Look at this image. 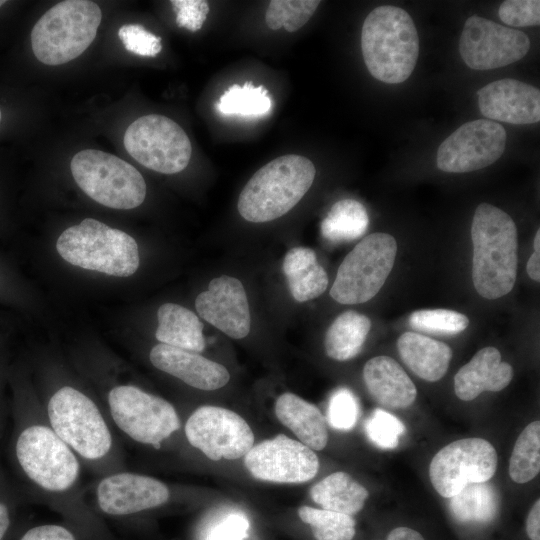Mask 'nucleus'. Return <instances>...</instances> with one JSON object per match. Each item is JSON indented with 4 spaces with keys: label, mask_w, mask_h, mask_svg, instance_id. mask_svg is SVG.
Returning a JSON list of instances; mask_svg holds the SVG:
<instances>
[{
    "label": "nucleus",
    "mask_w": 540,
    "mask_h": 540,
    "mask_svg": "<svg viewBox=\"0 0 540 540\" xmlns=\"http://www.w3.org/2000/svg\"><path fill=\"white\" fill-rule=\"evenodd\" d=\"M286 278L290 293L298 302L317 298L328 286V275L317 260L293 270Z\"/></svg>",
    "instance_id": "35"
},
{
    "label": "nucleus",
    "mask_w": 540,
    "mask_h": 540,
    "mask_svg": "<svg viewBox=\"0 0 540 540\" xmlns=\"http://www.w3.org/2000/svg\"><path fill=\"white\" fill-rule=\"evenodd\" d=\"M310 496L322 509L352 516L362 510L369 493L348 473L338 471L316 483Z\"/></svg>",
    "instance_id": "26"
},
{
    "label": "nucleus",
    "mask_w": 540,
    "mask_h": 540,
    "mask_svg": "<svg viewBox=\"0 0 540 540\" xmlns=\"http://www.w3.org/2000/svg\"><path fill=\"white\" fill-rule=\"evenodd\" d=\"M314 164L296 154L283 155L261 167L241 191L237 208L249 222L275 220L289 212L310 189Z\"/></svg>",
    "instance_id": "5"
},
{
    "label": "nucleus",
    "mask_w": 540,
    "mask_h": 540,
    "mask_svg": "<svg viewBox=\"0 0 540 540\" xmlns=\"http://www.w3.org/2000/svg\"><path fill=\"white\" fill-rule=\"evenodd\" d=\"M216 106L223 115L257 118L270 113L272 100L263 86L255 87L247 82L243 86L234 84L229 87Z\"/></svg>",
    "instance_id": "30"
},
{
    "label": "nucleus",
    "mask_w": 540,
    "mask_h": 540,
    "mask_svg": "<svg viewBox=\"0 0 540 540\" xmlns=\"http://www.w3.org/2000/svg\"><path fill=\"white\" fill-rule=\"evenodd\" d=\"M157 319L155 337L160 343L196 353L204 350L203 324L191 310L164 303L157 311Z\"/></svg>",
    "instance_id": "25"
},
{
    "label": "nucleus",
    "mask_w": 540,
    "mask_h": 540,
    "mask_svg": "<svg viewBox=\"0 0 540 540\" xmlns=\"http://www.w3.org/2000/svg\"><path fill=\"white\" fill-rule=\"evenodd\" d=\"M13 492L0 470V540H3L10 529L13 516Z\"/></svg>",
    "instance_id": "43"
},
{
    "label": "nucleus",
    "mask_w": 540,
    "mask_h": 540,
    "mask_svg": "<svg viewBox=\"0 0 540 540\" xmlns=\"http://www.w3.org/2000/svg\"><path fill=\"white\" fill-rule=\"evenodd\" d=\"M527 273L529 277L536 281H540V253L534 252L527 262Z\"/></svg>",
    "instance_id": "46"
},
{
    "label": "nucleus",
    "mask_w": 540,
    "mask_h": 540,
    "mask_svg": "<svg viewBox=\"0 0 540 540\" xmlns=\"http://www.w3.org/2000/svg\"><path fill=\"white\" fill-rule=\"evenodd\" d=\"M369 225L365 207L354 199L336 202L321 223L322 236L331 242H344L362 236Z\"/></svg>",
    "instance_id": "29"
},
{
    "label": "nucleus",
    "mask_w": 540,
    "mask_h": 540,
    "mask_svg": "<svg viewBox=\"0 0 540 540\" xmlns=\"http://www.w3.org/2000/svg\"><path fill=\"white\" fill-rule=\"evenodd\" d=\"M171 488L163 481L126 469L99 477L93 486L97 512L128 518L166 505Z\"/></svg>",
    "instance_id": "14"
},
{
    "label": "nucleus",
    "mask_w": 540,
    "mask_h": 540,
    "mask_svg": "<svg viewBox=\"0 0 540 540\" xmlns=\"http://www.w3.org/2000/svg\"><path fill=\"white\" fill-rule=\"evenodd\" d=\"M513 378L512 366L501 360L495 347L479 350L454 376V391L463 401H471L484 391L498 392Z\"/></svg>",
    "instance_id": "21"
},
{
    "label": "nucleus",
    "mask_w": 540,
    "mask_h": 540,
    "mask_svg": "<svg viewBox=\"0 0 540 540\" xmlns=\"http://www.w3.org/2000/svg\"><path fill=\"white\" fill-rule=\"evenodd\" d=\"M40 403L50 427L89 472L99 478L126 469L115 429L93 397L67 383L53 388Z\"/></svg>",
    "instance_id": "2"
},
{
    "label": "nucleus",
    "mask_w": 540,
    "mask_h": 540,
    "mask_svg": "<svg viewBox=\"0 0 540 540\" xmlns=\"http://www.w3.org/2000/svg\"><path fill=\"white\" fill-rule=\"evenodd\" d=\"M123 143L138 163L163 174L184 170L192 153L185 131L172 119L158 114L136 119L126 129Z\"/></svg>",
    "instance_id": "11"
},
{
    "label": "nucleus",
    "mask_w": 540,
    "mask_h": 540,
    "mask_svg": "<svg viewBox=\"0 0 540 540\" xmlns=\"http://www.w3.org/2000/svg\"><path fill=\"white\" fill-rule=\"evenodd\" d=\"M244 464L254 478L274 483H304L319 470L314 451L283 434L253 446L244 456Z\"/></svg>",
    "instance_id": "17"
},
{
    "label": "nucleus",
    "mask_w": 540,
    "mask_h": 540,
    "mask_svg": "<svg viewBox=\"0 0 540 540\" xmlns=\"http://www.w3.org/2000/svg\"><path fill=\"white\" fill-rule=\"evenodd\" d=\"M275 414L310 449L319 451L326 447V418L314 404L296 394L283 393L276 399Z\"/></svg>",
    "instance_id": "23"
},
{
    "label": "nucleus",
    "mask_w": 540,
    "mask_h": 540,
    "mask_svg": "<svg viewBox=\"0 0 540 540\" xmlns=\"http://www.w3.org/2000/svg\"><path fill=\"white\" fill-rule=\"evenodd\" d=\"M56 248L74 266L117 277L131 276L140 262L132 236L92 218L64 230Z\"/></svg>",
    "instance_id": "7"
},
{
    "label": "nucleus",
    "mask_w": 540,
    "mask_h": 540,
    "mask_svg": "<svg viewBox=\"0 0 540 540\" xmlns=\"http://www.w3.org/2000/svg\"><path fill=\"white\" fill-rule=\"evenodd\" d=\"M540 471V422L529 423L518 436L509 461L512 481L523 484Z\"/></svg>",
    "instance_id": "31"
},
{
    "label": "nucleus",
    "mask_w": 540,
    "mask_h": 540,
    "mask_svg": "<svg viewBox=\"0 0 540 540\" xmlns=\"http://www.w3.org/2000/svg\"><path fill=\"white\" fill-rule=\"evenodd\" d=\"M387 540H424V538L414 529L397 527L389 533Z\"/></svg>",
    "instance_id": "45"
},
{
    "label": "nucleus",
    "mask_w": 540,
    "mask_h": 540,
    "mask_svg": "<svg viewBox=\"0 0 540 540\" xmlns=\"http://www.w3.org/2000/svg\"><path fill=\"white\" fill-rule=\"evenodd\" d=\"M361 49L374 78L388 84L404 82L412 74L419 54L414 21L399 7H376L364 20Z\"/></svg>",
    "instance_id": "4"
},
{
    "label": "nucleus",
    "mask_w": 540,
    "mask_h": 540,
    "mask_svg": "<svg viewBox=\"0 0 540 540\" xmlns=\"http://www.w3.org/2000/svg\"><path fill=\"white\" fill-rule=\"evenodd\" d=\"M249 530V521L241 513L225 517L208 534L206 540H244Z\"/></svg>",
    "instance_id": "41"
},
{
    "label": "nucleus",
    "mask_w": 540,
    "mask_h": 540,
    "mask_svg": "<svg viewBox=\"0 0 540 540\" xmlns=\"http://www.w3.org/2000/svg\"><path fill=\"white\" fill-rule=\"evenodd\" d=\"M505 24L513 27L538 26L540 24V1L507 0L498 10Z\"/></svg>",
    "instance_id": "39"
},
{
    "label": "nucleus",
    "mask_w": 540,
    "mask_h": 540,
    "mask_svg": "<svg viewBox=\"0 0 540 540\" xmlns=\"http://www.w3.org/2000/svg\"><path fill=\"white\" fill-rule=\"evenodd\" d=\"M0 122H1V110H0Z\"/></svg>",
    "instance_id": "49"
},
{
    "label": "nucleus",
    "mask_w": 540,
    "mask_h": 540,
    "mask_svg": "<svg viewBox=\"0 0 540 540\" xmlns=\"http://www.w3.org/2000/svg\"><path fill=\"white\" fill-rule=\"evenodd\" d=\"M0 422H1V413H0Z\"/></svg>",
    "instance_id": "50"
},
{
    "label": "nucleus",
    "mask_w": 540,
    "mask_h": 540,
    "mask_svg": "<svg viewBox=\"0 0 540 540\" xmlns=\"http://www.w3.org/2000/svg\"><path fill=\"white\" fill-rule=\"evenodd\" d=\"M360 413L354 393L347 388H339L329 399L326 421L334 429L348 431L356 425Z\"/></svg>",
    "instance_id": "37"
},
{
    "label": "nucleus",
    "mask_w": 540,
    "mask_h": 540,
    "mask_svg": "<svg viewBox=\"0 0 540 540\" xmlns=\"http://www.w3.org/2000/svg\"><path fill=\"white\" fill-rule=\"evenodd\" d=\"M396 254L392 235L377 232L364 237L340 264L330 296L345 305L369 301L384 285Z\"/></svg>",
    "instance_id": "10"
},
{
    "label": "nucleus",
    "mask_w": 540,
    "mask_h": 540,
    "mask_svg": "<svg viewBox=\"0 0 540 540\" xmlns=\"http://www.w3.org/2000/svg\"><path fill=\"white\" fill-rule=\"evenodd\" d=\"M506 132L501 124L478 119L461 125L439 146L437 167L449 173H465L496 162L505 150Z\"/></svg>",
    "instance_id": "16"
},
{
    "label": "nucleus",
    "mask_w": 540,
    "mask_h": 540,
    "mask_svg": "<svg viewBox=\"0 0 540 540\" xmlns=\"http://www.w3.org/2000/svg\"><path fill=\"white\" fill-rule=\"evenodd\" d=\"M20 540H78V537L70 526L42 524L28 529Z\"/></svg>",
    "instance_id": "42"
},
{
    "label": "nucleus",
    "mask_w": 540,
    "mask_h": 540,
    "mask_svg": "<svg viewBox=\"0 0 540 540\" xmlns=\"http://www.w3.org/2000/svg\"><path fill=\"white\" fill-rule=\"evenodd\" d=\"M533 247H534V252H539L540 250V230L539 229L537 230L535 234Z\"/></svg>",
    "instance_id": "47"
},
{
    "label": "nucleus",
    "mask_w": 540,
    "mask_h": 540,
    "mask_svg": "<svg viewBox=\"0 0 540 540\" xmlns=\"http://www.w3.org/2000/svg\"><path fill=\"white\" fill-rule=\"evenodd\" d=\"M298 516L311 527L316 540H352L355 535L356 522L350 515L301 506Z\"/></svg>",
    "instance_id": "32"
},
{
    "label": "nucleus",
    "mask_w": 540,
    "mask_h": 540,
    "mask_svg": "<svg viewBox=\"0 0 540 540\" xmlns=\"http://www.w3.org/2000/svg\"><path fill=\"white\" fill-rule=\"evenodd\" d=\"M365 431L369 440L379 448L394 449L405 433V426L396 416L376 409L366 420Z\"/></svg>",
    "instance_id": "36"
},
{
    "label": "nucleus",
    "mask_w": 540,
    "mask_h": 540,
    "mask_svg": "<svg viewBox=\"0 0 540 540\" xmlns=\"http://www.w3.org/2000/svg\"><path fill=\"white\" fill-rule=\"evenodd\" d=\"M529 48L530 40L522 31L477 15L466 20L459 41L463 61L475 70H490L512 64L522 59Z\"/></svg>",
    "instance_id": "15"
},
{
    "label": "nucleus",
    "mask_w": 540,
    "mask_h": 540,
    "mask_svg": "<svg viewBox=\"0 0 540 540\" xmlns=\"http://www.w3.org/2000/svg\"><path fill=\"white\" fill-rule=\"evenodd\" d=\"M5 3V1L0 0V7Z\"/></svg>",
    "instance_id": "48"
},
{
    "label": "nucleus",
    "mask_w": 540,
    "mask_h": 540,
    "mask_svg": "<svg viewBox=\"0 0 540 540\" xmlns=\"http://www.w3.org/2000/svg\"><path fill=\"white\" fill-rule=\"evenodd\" d=\"M363 379L370 395L382 406L404 409L416 399L417 389L400 366L389 356H376L366 362Z\"/></svg>",
    "instance_id": "22"
},
{
    "label": "nucleus",
    "mask_w": 540,
    "mask_h": 540,
    "mask_svg": "<svg viewBox=\"0 0 540 540\" xmlns=\"http://www.w3.org/2000/svg\"><path fill=\"white\" fill-rule=\"evenodd\" d=\"M171 4L177 25L191 32L202 27L209 12L208 2L203 0H173Z\"/></svg>",
    "instance_id": "40"
},
{
    "label": "nucleus",
    "mask_w": 540,
    "mask_h": 540,
    "mask_svg": "<svg viewBox=\"0 0 540 540\" xmlns=\"http://www.w3.org/2000/svg\"><path fill=\"white\" fill-rule=\"evenodd\" d=\"M409 324L417 331L437 335H455L469 325L466 315L448 309H424L410 314Z\"/></svg>",
    "instance_id": "34"
},
{
    "label": "nucleus",
    "mask_w": 540,
    "mask_h": 540,
    "mask_svg": "<svg viewBox=\"0 0 540 540\" xmlns=\"http://www.w3.org/2000/svg\"><path fill=\"white\" fill-rule=\"evenodd\" d=\"M472 280L477 293L489 300L508 294L518 268V233L513 219L488 203L477 206L471 225Z\"/></svg>",
    "instance_id": "3"
},
{
    "label": "nucleus",
    "mask_w": 540,
    "mask_h": 540,
    "mask_svg": "<svg viewBox=\"0 0 540 540\" xmlns=\"http://www.w3.org/2000/svg\"><path fill=\"white\" fill-rule=\"evenodd\" d=\"M371 328L370 319L350 310L340 314L328 328L324 347L328 357L347 361L358 355Z\"/></svg>",
    "instance_id": "27"
},
{
    "label": "nucleus",
    "mask_w": 540,
    "mask_h": 540,
    "mask_svg": "<svg viewBox=\"0 0 540 540\" xmlns=\"http://www.w3.org/2000/svg\"><path fill=\"white\" fill-rule=\"evenodd\" d=\"M102 13L93 1L66 0L46 11L31 31L35 57L56 66L80 56L93 42Z\"/></svg>",
    "instance_id": "8"
},
{
    "label": "nucleus",
    "mask_w": 540,
    "mask_h": 540,
    "mask_svg": "<svg viewBox=\"0 0 540 540\" xmlns=\"http://www.w3.org/2000/svg\"><path fill=\"white\" fill-rule=\"evenodd\" d=\"M195 307L204 320L231 338L242 339L250 332L251 318L245 289L237 278H214L208 290L196 297Z\"/></svg>",
    "instance_id": "18"
},
{
    "label": "nucleus",
    "mask_w": 540,
    "mask_h": 540,
    "mask_svg": "<svg viewBox=\"0 0 540 540\" xmlns=\"http://www.w3.org/2000/svg\"><path fill=\"white\" fill-rule=\"evenodd\" d=\"M104 410L113 428L125 438L156 450L181 429L180 417L170 402L134 384L108 388Z\"/></svg>",
    "instance_id": "6"
},
{
    "label": "nucleus",
    "mask_w": 540,
    "mask_h": 540,
    "mask_svg": "<svg viewBox=\"0 0 540 540\" xmlns=\"http://www.w3.org/2000/svg\"><path fill=\"white\" fill-rule=\"evenodd\" d=\"M480 112L486 118L515 125L540 120L539 89L516 79L491 82L478 92Z\"/></svg>",
    "instance_id": "19"
},
{
    "label": "nucleus",
    "mask_w": 540,
    "mask_h": 540,
    "mask_svg": "<svg viewBox=\"0 0 540 540\" xmlns=\"http://www.w3.org/2000/svg\"><path fill=\"white\" fill-rule=\"evenodd\" d=\"M118 37L127 51L144 57H155L162 49L161 38L138 24L123 25Z\"/></svg>",
    "instance_id": "38"
},
{
    "label": "nucleus",
    "mask_w": 540,
    "mask_h": 540,
    "mask_svg": "<svg viewBox=\"0 0 540 540\" xmlns=\"http://www.w3.org/2000/svg\"><path fill=\"white\" fill-rule=\"evenodd\" d=\"M497 452L482 438H464L440 449L429 466L430 481L439 495L451 498L471 483L487 482L497 469Z\"/></svg>",
    "instance_id": "12"
},
{
    "label": "nucleus",
    "mask_w": 540,
    "mask_h": 540,
    "mask_svg": "<svg viewBox=\"0 0 540 540\" xmlns=\"http://www.w3.org/2000/svg\"><path fill=\"white\" fill-rule=\"evenodd\" d=\"M70 169L82 191L101 205L128 210L138 207L145 199L143 176L115 155L85 149L73 156Z\"/></svg>",
    "instance_id": "9"
},
{
    "label": "nucleus",
    "mask_w": 540,
    "mask_h": 540,
    "mask_svg": "<svg viewBox=\"0 0 540 540\" xmlns=\"http://www.w3.org/2000/svg\"><path fill=\"white\" fill-rule=\"evenodd\" d=\"M526 532L531 540H540V500L531 507L526 519Z\"/></svg>",
    "instance_id": "44"
},
{
    "label": "nucleus",
    "mask_w": 540,
    "mask_h": 540,
    "mask_svg": "<svg viewBox=\"0 0 540 540\" xmlns=\"http://www.w3.org/2000/svg\"><path fill=\"white\" fill-rule=\"evenodd\" d=\"M499 495L487 482L471 483L450 498L449 509L461 523H489L497 515Z\"/></svg>",
    "instance_id": "28"
},
{
    "label": "nucleus",
    "mask_w": 540,
    "mask_h": 540,
    "mask_svg": "<svg viewBox=\"0 0 540 540\" xmlns=\"http://www.w3.org/2000/svg\"><path fill=\"white\" fill-rule=\"evenodd\" d=\"M152 365L185 384L205 391L225 386L230 374L221 364L199 353L159 343L149 353Z\"/></svg>",
    "instance_id": "20"
},
{
    "label": "nucleus",
    "mask_w": 540,
    "mask_h": 540,
    "mask_svg": "<svg viewBox=\"0 0 540 540\" xmlns=\"http://www.w3.org/2000/svg\"><path fill=\"white\" fill-rule=\"evenodd\" d=\"M319 4L317 0H273L266 10V24L272 30L283 27L295 32L308 22Z\"/></svg>",
    "instance_id": "33"
},
{
    "label": "nucleus",
    "mask_w": 540,
    "mask_h": 540,
    "mask_svg": "<svg viewBox=\"0 0 540 540\" xmlns=\"http://www.w3.org/2000/svg\"><path fill=\"white\" fill-rule=\"evenodd\" d=\"M398 353L405 365L418 377L429 382L440 380L452 358L451 348L416 332H405L397 341Z\"/></svg>",
    "instance_id": "24"
},
{
    "label": "nucleus",
    "mask_w": 540,
    "mask_h": 540,
    "mask_svg": "<svg viewBox=\"0 0 540 540\" xmlns=\"http://www.w3.org/2000/svg\"><path fill=\"white\" fill-rule=\"evenodd\" d=\"M11 458L28 492L91 540H109L96 511L86 500L82 464L50 427L41 403L20 400L13 413Z\"/></svg>",
    "instance_id": "1"
},
{
    "label": "nucleus",
    "mask_w": 540,
    "mask_h": 540,
    "mask_svg": "<svg viewBox=\"0 0 540 540\" xmlns=\"http://www.w3.org/2000/svg\"><path fill=\"white\" fill-rule=\"evenodd\" d=\"M187 442L213 461L244 457L254 446V434L237 413L218 406L197 408L184 424Z\"/></svg>",
    "instance_id": "13"
}]
</instances>
